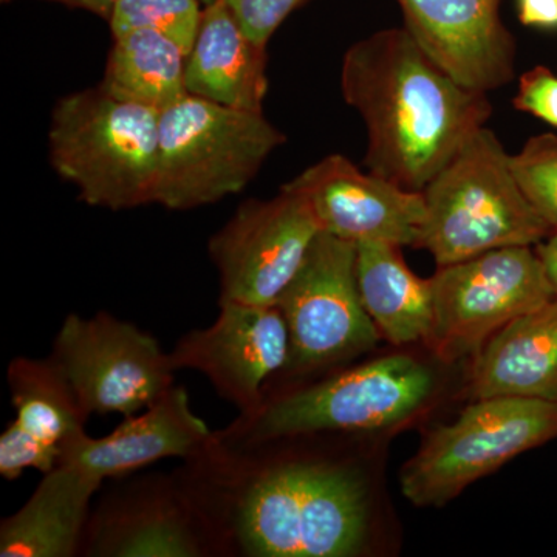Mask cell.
Segmentation results:
<instances>
[{"instance_id": "1", "label": "cell", "mask_w": 557, "mask_h": 557, "mask_svg": "<svg viewBox=\"0 0 557 557\" xmlns=\"http://www.w3.org/2000/svg\"><path fill=\"white\" fill-rule=\"evenodd\" d=\"M180 475L218 552L249 557H354L369 537L364 480L314 458L262 460L214 432Z\"/></svg>"}, {"instance_id": "2", "label": "cell", "mask_w": 557, "mask_h": 557, "mask_svg": "<svg viewBox=\"0 0 557 557\" xmlns=\"http://www.w3.org/2000/svg\"><path fill=\"white\" fill-rule=\"evenodd\" d=\"M341 94L364 121L369 172L412 193H423L493 116L487 94L457 83L406 27L346 51Z\"/></svg>"}, {"instance_id": "3", "label": "cell", "mask_w": 557, "mask_h": 557, "mask_svg": "<svg viewBox=\"0 0 557 557\" xmlns=\"http://www.w3.org/2000/svg\"><path fill=\"white\" fill-rule=\"evenodd\" d=\"M53 170L95 208L123 211L153 203L160 110L113 97L101 86L61 98L51 113Z\"/></svg>"}, {"instance_id": "4", "label": "cell", "mask_w": 557, "mask_h": 557, "mask_svg": "<svg viewBox=\"0 0 557 557\" xmlns=\"http://www.w3.org/2000/svg\"><path fill=\"white\" fill-rule=\"evenodd\" d=\"M418 248L438 267L507 247H536L555 231L528 200L511 156L483 127L423 190Z\"/></svg>"}, {"instance_id": "5", "label": "cell", "mask_w": 557, "mask_h": 557, "mask_svg": "<svg viewBox=\"0 0 557 557\" xmlns=\"http://www.w3.org/2000/svg\"><path fill=\"white\" fill-rule=\"evenodd\" d=\"M434 370L409 355H391L347 369L262 403L215 432L234 445H256L329 432H369L397 426L434 397Z\"/></svg>"}, {"instance_id": "6", "label": "cell", "mask_w": 557, "mask_h": 557, "mask_svg": "<svg viewBox=\"0 0 557 557\" xmlns=\"http://www.w3.org/2000/svg\"><path fill=\"white\" fill-rule=\"evenodd\" d=\"M285 139L263 112L231 109L186 94L160 112L153 203L188 211L239 194Z\"/></svg>"}, {"instance_id": "7", "label": "cell", "mask_w": 557, "mask_h": 557, "mask_svg": "<svg viewBox=\"0 0 557 557\" xmlns=\"http://www.w3.org/2000/svg\"><path fill=\"white\" fill-rule=\"evenodd\" d=\"M556 438L557 401L478 398L424 440L403 469V494L417 507H442L475 480Z\"/></svg>"}, {"instance_id": "8", "label": "cell", "mask_w": 557, "mask_h": 557, "mask_svg": "<svg viewBox=\"0 0 557 557\" xmlns=\"http://www.w3.org/2000/svg\"><path fill=\"white\" fill-rule=\"evenodd\" d=\"M428 346L445 362L478 355L497 332L556 298L536 248L507 247L438 267Z\"/></svg>"}, {"instance_id": "9", "label": "cell", "mask_w": 557, "mask_h": 557, "mask_svg": "<svg viewBox=\"0 0 557 557\" xmlns=\"http://www.w3.org/2000/svg\"><path fill=\"white\" fill-rule=\"evenodd\" d=\"M357 244L321 233L274 306L287 322L281 372L307 375L372 350L381 335L358 287Z\"/></svg>"}, {"instance_id": "10", "label": "cell", "mask_w": 557, "mask_h": 557, "mask_svg": "<svg viewBox=\"0 0 557 557\" xmlns=\"http://www.w3.org/2000/svg\"><path fill=\"white\" fill-rule=\"evenodd\" d=\"M50 361L67 380L87 418L141 412L174 386L177 372L159 341L110 313L67 314Z\"/></svg>"}, {"instance_id": "11", "label": "cell", "mask_w": 557, "mask_h": 557, "mask_svg": "<svg viewBox=\"0 0 557 557\" xmlns=\"http://www.w3.org/2000/svg\"><path fill=\"white\" fill-rule=\"evenodd\" d=\"M322 231L299 193L282 186L270 200H247L211 237L219 302L274 306Z\"/></svg>"}, {"instance_id": "12", "label": "cell", "mask_w": 557, "mask_h": 557, "mask_svg": "<svg viewBox=\"0 0 557 557\" xmlns=\"http://www.w3.org/2000/svg\"><path fill=\"white\" fill-rule=\"evenodd\" d=\"M219 309L209 327L177 341L172 366L203 373L240 416H251L265 399L267 383L287 364V322L276 306L219 302Z\"/></svg>"}, {"instance_id": "13", "label": "cell", "mask_w": 557, "mask_h": 557, "mask_svg": "<svg viewBox=\"0 0 557 557\" xmlns=\"http://www.w3.org/2000/svg\"><path fill=\"white\" fill-rule=\"evenodd\" d=\"M81 553L102 557L219 555L207 519L182 479L121 487L91 512Z\"/></svg>"}, {"instance_id": "14", "label": "cell", "mask_w": 557, "mask_h": 557, "mask_svg": "<svg viewBox=\"0 0 557 557\" xmlns=\"http://www.w3.org/2000/svg\"><path fill=\"white\" fill-rule=\"evenodd\" d=\"M306 199L322 233L354 242L417 247L424 222L423 193L362 172L341 153L311 164L288 182Z\"/></svg>"}, {"instance_id": "15", "label": "cell", "mask_w": 557, "mask_h": 557, "mask_svg": "<svg viewBox=\"0 0 557 557\" xmlns=\"http://www.w3.org/2000/svg\"><path fill=\"white\" fill-rule=\"evenodd\" d=\"M406 30L461 86L490 91L511 83L518 44L500 0H397Z\"/></svg>"}, {"instance_id": "16", "label": "cell", "mask_w": 557, "mask_h": 557, "mask_svg": "<svg viewBox=\"0 0 557 557\" xmlns=\"http://www.w3.org/2000/svg\"><path fill=\"white\" fill-rule=\"evenodd\" d=\"M212 437L214 432L190 408L186 388L174 384L139 416L124 418L106 437H89L84 431L70 438L62 446L60 463L75 465L104 482L164 458L193 460Z\"/></svg>"}, {"instance_id": "17", "label": "cell", "mask_w": 557, "mask_h": 557, "mask_svg": "<svg viewBox=\"0 0 557 557\" xmlns=\"http://www.w3.org/2000/svg\"><path fill=\"white\" fill-rule=\"evenodd\" d=\"M7 376L16 418L0 437L2 456L13 467L47 474L60 463L62 446L86 431L87 416L50 358L13 359Z\"/></svg>"}, {"instance_id": "18", "label": "cell", "mask_w": 557, "mask_h": 557, "mask_svg": "<svg viewBox=\"0 0 557 557\" xmlns=\"http://www.w3.org/2000/svg\"><path fill=\"white\" fill-rule=\"evenodd\" d=\"M267 64V47L249 38L225 0L205 5L199 35L186 58L189 95L231 109L263 112Z\"/></svg>"}, {"instance_id": "19", "label": "cell", "mask_w": 557, "mask_h": 557, "mask_svg": "<svg viewBox=\"0 0 557 557\" xmlns=\"http://www.w3.org/2000/svg\"><path fill=\"white\" fill-rule=\"evenodd\" d=\"M102 480L75 465L44 474L20 511L0 523L2 557H72L81 553L90 504Z\"/></svg>"}, {"instance_id": "20", "label": "cell", "mask_w": 557, "mask_h": 557, "mask_svg": "<svg viewBox=\"0 0 557 557\" xmlns=\"http://www.w3.org/2000/svg\"><path fill=\"white\" fill-rule=\"evenodd\" d=\"M471 395L557 401V298L509 322L480 348Z\"/></svg>"}, {"instance_id": "21", "label": "cell", "mask_w": 557, "mask_h": 557, "mask_svg": "<svg viewBox=\"0 0 557 557\" xmlns=\"http://www.w3.org/2000/svg\"><path fill=\"white\" fill-rule=\"evenodd\" d=\"M358 287L381 338L394 346L426 343L434 325L431 278L418 277L387 242L357 244Z\"/></svg>"}, {"instance_id": "22", "label": "cell", "mask_w": 557, "mask_h": 557, "mask_svg": "<svg viewBox=\"0 0 557 557\" xmlns=\"http://www.w3.org/2000/svg\"><path fill=\"white\" fill-rule=\"evenodd\" d=\"M100 86L120 100L163 110L185 97L186 58L174 39L153 30L119 36Z\"/></svg>"}, {"instance_id": "23", "label": "cell", "mask_w": 557, "mask_h": 557, "mask_svg": "<svg viewBox=\"0 0 557 557\" xmlns=\"http://www.w3.org/2000/svg\"><path fill=\"white\" fill-rule=\"evenodd\" d=\"M203 0H119L110 11L113 38L134 30L159 32L185 50H193L199 35Z\"/></svg>"}, {"instance_id": "24", "label": "cell", "mask_w": 557, "mask_h": 557, "mask_svg": "<svg viewBox=\"0 0 557 557\" xmlns=\"http://www.w3.org/2000/svg\"><path fill=\"white\" fill-rule=\"evenodd\" d=\"M511 166L528 200L557 231V135L528 139L520 152L511 156Z\"/></svg>"}, {"instance_id": "25", "label": "cell", "mask_w": 557, "mask_h": 557, "mask_svg": "<svg viewBox=\"0 0 557 557\" xmlns=\"http://www.w3.org/2000/svg\"><path fill=\"white\" fill-rule=\"evenodd\" d=\"M249 38L269 46L271 36L306 0H225Z\"/></svg>"}, {"instance_id": "26", "label": "cell", "mask_w": 557, "mask_h": 557, "mask_svg": "<svg viewBox=\"0 0 557 557\" xmlns=\"http://www.w3.org/2000/svg\"><path fill=\"white\" fill-rule=\"evenodd\" d=\"M512 106L557 127V75L544 65L528 70L520 76Z\"/></svg>"}, {"instance_id": "27", "label": "cell", "mask_w": 557, "mask_h": 557, "mask_svg": "<svg viewBox=\"0 0 557 557\" xmlns=\"http://www.w3.org/2000/svg\"><path fill=\"white\" fill-rule=\"evenodd\" d=\"M519 20L528 27L557 28V0H518Z\"/></svg>"}, {"instance_id": "28", "label": "cell", "mask_w": 557, "mask_h": 557, "mask_svg": "<svg viewBox=\"0 0 557 557\" xmlns=\"http://www.w3.org/2000/svg\"><path fill=\"white\" fill-rule=\"evenodd\" d=\"M536 251L557 298V231L536 245Z\"/></svg>"}, {"instance_id": "29", "label": "cell", "mask_w": 557, "mask_h": 557, "mask_svg": "<svg viewBox=\"0 0 557 557\" xmlns=\"http://www.w3.org/2000/svg\"><path fill=\"white\" fill-rule=\"evenodd\" d=\"M50 2L62 3V5L72 7V9H79L90 11L97 16L109 20L110 11H112L119 0H50ZM214 2V0H203L205 5Z\"/></svg>"}]
</instances>
